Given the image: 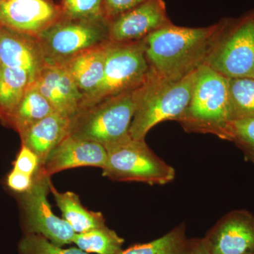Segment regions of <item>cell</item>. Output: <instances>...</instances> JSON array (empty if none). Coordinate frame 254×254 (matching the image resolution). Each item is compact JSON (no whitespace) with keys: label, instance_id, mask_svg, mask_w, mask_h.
<instances>
[{"label":"cell","instance_id":"obj_30","mask_svg":"<svg viewBox=\"0 0 254 254\" xmlns=\"http://www.w3.org/2000/svg\"><path fill=\"white\" fill-rule=\"evenodd\" d=\"M190 254H212L205 237L192 239Z\"/></svg>","mask_w":254,"mask_h":254},{"label":"cell","instance_id":"obj_31","mask_svg":"<svg viewBox=\"0 0 254 254\" xmlns=\"http://www.w3.org/2000/svg\"><path fill=\"white\" fill-rule=\"evenodd\" d=\"M2 64H1V60H0V72H1V68H2Z\"/></svg>","mask_w":254,"mask_h":254},{"label":"cell","instance_id":"obj_29","mask_svg":"<svg viewBox=\"0 0 254 254\" xmlns=\"http://www.w3.org/2000/svg\"><path fill=\"white\" fill-rule=\"evenodd\" d=\"M33 177L34 176L21 173L13 168L6 177V184L10 190L19 194L28 191L31 188Z\"/></svg>","mask_w":254,"mask_h":254},{"label":"cell","instance_id":"obj_7","mask_svg":"<svg viewBox=\"0 0 254 254\" xmlns=\"http://www.w3.org/2000/svg\"><path fill=\"white\" fill-rule=\"evenodd\" d=\"M149 72L144 39L127 43L108 41L103 81L97 91L84 98L80 111L109 97L141 86Z\"/></svg>","mask_w":254,"mask_h":254},{"label":"cell","instance_id":"obj_13","mask_svg":"<svg viewBox=\"0 0 254 254\" xmlns=\"http://www.w3.org/2000/svg\"><path fill=\"white\" fill-rule=\"evenodd\" d=\"M33 85L49 102L55 113L72 120L81 110L84 95L59 64L46 63Z\"/></svg>","mask_w":254,"mask_h":254},{"label":"cell","instance_id":"obj_3","mask_svg":"<svg viewBox=\"0 0 254 254\" xmlns=\"http://www.w3.org/2000/svg\"><path fill=\"white\" fill-rule=\"evenodd\" d=\"M193 71L186 77L170 81L150 68L130 126L133 139L145 141L152 128L165 121L178 122L190 104L196 77Z\"/></svg>","mask_w":254,"mask_h":254},{"label":"cell","instance_id":"obj_9","mask_svg":"<svg viewBox=\"0 0 254 254\" xmlns=\"http://www.w3.org/2000/svg\"><path fill=\"white\" fill-rule=\"evenodd\" d=\"M50 177L41 168L35 174L31 188L18 194L25 234L41 235L55 245L63 247L72 243L74 236L71 227L53 212L48 200Z\"/></svg>","mask_w":254,"mask_h":254},{"label":"cell","instance_id":"obj_22","mask_svg":"<svg viewBox=\"0 0 254 254\" xmlns=\"http://www.w3.org/2000/svg\"><path fill=\"white\" fill-rule=\"evenodd\" d=\"M125 240L108 226L83 233H75L72 243L87 254H118Z\"/></svg>","mask_w":254,"mask_h":254},{"label":"cell","instance_id":"obj_2","mask_svg":"<svg viewBox=\"0 0 254 254\" xmlns=\"http://www.w3.org/2000/svg\"><path fill=\"white\" fill-rule=\"evenodd\" d=\"M229 79L205 64L199 66L190 104L178 121L185 131L230 140Z\"/></svg>","mask_w":254,"mask_h":254},{"label":"cell","instance_id":"obj_26","mask_svg":"<svg viewBox=\"0 0 254 254\" xmlns=\"http://www.w3.org/2000/svg\"><path fill=\"white\" fill-rule=\"evenodd\" d=\"M103 1L104 0H62L60 6L64 18L90 19L103 17Z\"/></svg>","mask_w":254,"mask_h":254},{"label":"cell","instance_id":"obj_27","mask_svg":"<svg viewBox=\"0 0 254 254\" xmlns=\"http://www.w3.org/2000/svg\"><path fill=\"white\" fill-rule=\"evenodd\" d=\"M13 166L15 170L34 176L41 168V161L34 152L26 145L21 144V149L18 152Z\"/></svg>","mask_w":254,"mask_h":254},{"label":"cell","instance_id":"obj_8","mask_svg":"<svg viewBox=\"0 0 254 254\" xmlns=\"http://www.w3.org/2000/svg\"><path fill=\"white\" fill-rule=\"evenodd\" d=\"M46 63H58L109 41V23L104 18H64L37 37Z\"/></svg>","mask_w":254,"mask_h":254},{"label":"cell","instance_id":"obj_34","mask_svg":"<svg viewBox=\"0 0 254 254\" xmlns=\"http://www.w3.org/2000/svg\"><path fill=\"white\" fill-rule=\"evenodd\" d=\"M254 254V253H253V254Z\"/></svg>","mask_w":254,"mask_h":254},{"label":"cell","instance_id":"obj_23","mask_svg":"<svg viewBox=\"0 0 254 254\" xmlns=\"http://www.w3.org/2000/svg\"><path fill=\"white\" fill-rule=\"evenodd\" d=\"M229 101L232 121L254 118V78H230Z\"/></svg>","mask_w":254,"mask_h":254},{"label":"cell","instance_id":"obj_5","mask_svg":"<svg viewBox=\"0 0 254 254\" xmlns=\"http://www.w3.org/2000/svg\"><path fill=\"white\" fill-rule=\"evenodd\" d=\"M205 64L228 78H254V9L221 20Z\"/></svg>","mask_w":254,"mask_h":254},{"label":"cell","instance_id":"obj_20","mask_svg":"<svg viewBox=\"0 0 254 254\" xmlns=\"http://www.w3.org/2000/svg\"><path fill=\"white\" fill-rule=\"evenodd\" d=\"M54 113L49 102L32 83L6 125L12 127L21 135L35 124Z\"/></svg>","mask_w":254,"mask_h":254},{"label":"cell","instance_id":"obj_14","mask_svg":"<svg viewBox=\"0 0 254 254\" xmlns=\"http://www.w3.org/2000/svg\"><path fill=\"white\" fill-rule=\"evenodd\" d=\"M107 157L103 145L67 135L52 150L41 169L48 177L79 167H96L103 170Z\"/></svg>","mask_w":254,"mask_h":254},{"label":"cell","instance_id":"obj_10","mask_svg":"<svg viewBox=\"0 0 254 254\" xmlns=\"http://www.w3.org/2000/svg\"><path fill=\"white\" fill-rule=\"evenodd\" d=\"M63 18L61 6L52 0L0 1V25L35 38Z\"/></svg>","mask_w":254,"mask_h":254},{"label":"cell","instance_id":"obj_18","mask_svg":"<svg viewBox=\"0 0 254 254\" xmlns=\"http://www.w3.org/2000/svg\"><path fill=\"white\" fill-rule=\"evenodd\" d=\"M50 192L63 214V220L67 222L75 233H83L106 225L103 214L85 208L76 193L71 191L61 193L51 181Z\"/></svg>","mask_w":254,"mask_h":254},{"label":"cell","instance_id":"obj_4","mask_svg":"<svg viewBox=\"0 0 254 254\" xmlns=\"http://www.w3.org/2000/svg\"><path fill=\"white\" fill-rule=\"evenodd\" d=\"M142 85L78 112L71 120L68 136L95 142L105 148L131 138L130 126Z\"/></svg>","mask_w":254,"mask_h":254},{"label":"cell","instance_id":"obj_17","mask_svg":"<svg viewBox=\"0 0 254 254\" xmlns=\"http://www.w3.org/2000/svg\"><path fill=\"white\" fill-rule=\"evenodd\" d=\"M71 120L54 113L20 135L21 144L34 152L44 165L52 150L68 134Z\"/></svg>","mask_w":254,"mask_h":254},{"label":"cell","instance_id":"obj_12","mask_svg":"<svg viewBox=\"0 0 254 254\" xmlns=\"http://www.w3.org/2000/svg\"><path fill=\"white\" fill-rule=\"evenodd\" d=\"M171 23L164 0H147L109 23V41H141Z\"/></svg>","mask_w":254,"mask_h":254},{"label":"cell","instance_id":"obj_21","mask_svg":"<svg viewBox=\"0 0 254 254\" xmlns=\"http://www.w3.org/2000/svg\"><path fill=\"white\" fill-rule=\"evenodd\" d=\"M191 245L183 222L156 240L132 246L118 254H190Z\"/></svg>","mask_w":254,"mask_h":254},{"label":"cell","instance_id":"obj_33","mask_svg":"<svg viewBox=\"0 0 254 254\" xmlns=\"http://www.w3.org/2000/svg\"><path fill=\"white\" fill-rule=\"evenodd\" d=\"M3 1V0H0V1Z\"/></svg>","mask_w":254,"mask_h":254},{"label":"cell","instance_id":"obj_24","mask_svg":"<svg viewBox=\"0 0 254 254\" xmlns=\"http://www.w3.org/2000/svg\"><path fill=\"white\" fill-rule=\"evenodd\" d=\"M19 254H88L80 249H64L46 237L37 234L26 233L18 244Z\"/></svg>","mask_w":254,"mask_h":254},{"label":"cell","instance_id":"obj_28","mask_svg":"<svg viewBox=\"0 0 254 254\" xmlns=\"http://www.w3.org/2000/svg\"><path fill=\"white\" fill-rule=\"evenodd\" d=\"M147 0H104L103 17L108 23Z\"/></svg>","mask_w":254,"mask_h":254},{"label":"cell","instance_id":"obj_6","mask_svg":"<svg viewBox=\"0 0 254 254\" xmlns=\"http://www.w3.org/2000/svg\"><path fill=\"white\" fill-rule=\"evenodd\" d=\"M105 149L108 157L103 175L113 181L165 185L175 180V168L159 158L145 141L131 137Z\"/></svg>","mask_w":254,"mask_h":254},{"label":"cell","instance_id":"obj_19","mask_svg":"<svg viewBox=\"0 0 254 254\" xmlns=\"http://www.w3.org/2000/svg\"><path fill=\"white\" fill-rule=\"evenodd\" d=\"M33 82L24 70L2 66L0 72V120L4 125Z\"/></svg>","mask_w":254,"mask_h":254},{"label":"cell","instance_id":"obj_15","mask_svg":"<svg viewBox=\"0 0 254 254\" xmlns=\"http://www.w3.org/2000/svg\"><path fill=\"white\" fill-rule=\"evenodd\" d=\"M0 60L3 66L20 68L29 73L33 81L46 58L38 39L0 25Z\"/></svg>","mask_w":254,"mask_h":254},{"label":"cell","instance_id":"obj_25","mask_svg":"<svg viewBox=\"0 0 254 254\" xmlns=\"http://www.w3.org/2000/svg\"><path fill=\"white\" fill-rule=\"evenodd\" d=\"M229 141L233 142L245 158L254 164V118L232 121Z\"/></svg>","mask_w":254,"mask_h":254},{"label":"cell","instance_id":"obj_16","mask_svg":"<svg viewBox=\"0 0 254 254\" xmlns=\"http://www.w3.org/2000/svg\"><path fill=\"white\" fill-rule=\"evenodd\" d=\"M108 42L67 59L53 63L59 64L68 71L84 98L97 91L103 81Z\"/></svg>","mask_w":254,"mask_h":254},{"label":"cell","instance_id":"obj_11","mask_svg":"<svg viewBox=\"0 0 254 254\" xmlns=\"http://www.w3.org/2000/svg\"><path fill=\"white\" fill-rule=\"evenodd\" d=\"M212 254L254 253V215L245 209L222 217L204 237Z\"/></svg>","mask_w":254,"mask_h":254},{"label":"cell","instance_id":"obj_1","mask_svg":"<svg viewBox=\"0 0 254 254\" xmlns=\"http://www.w3.org/2000/svg\"><path fill=\"white\" fill-rule=\"evenodd\" d=\"M220 28V22L206 27L190 28L173 23L144 39L150 68L160 77L177 81L205 64Z\"/></svg>","mask_w":254,"mask_h":254},{"label":"cell","instance_id":"obj_32","mask_svg":"<svg viewBox=\"0 0 254 254\" xmlns=\"http://www.w3.org/2000/svg\"><path fill=\"white\" fill-rule=\"evenodd\" d=\"M4 1H16V0H4Z\"/></svg>","mask_w":254,"mask_h":254}]
</instances>
